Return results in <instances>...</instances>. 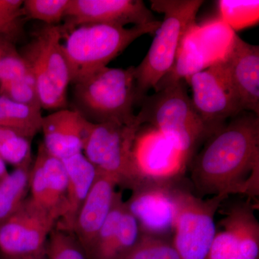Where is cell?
Listing matches in <instances>:
<instances>
[{
    "instance_id": "cell-1",
    "label": "cell",
    "mask_w": 259,
    "mask_h": 259,
    "mask_svg": "<svg viewBox=\"0 0 259 259\" xmlns=\"http://www.w3.org/2000/svg\"><path fill=\"white\" fill-rule=\"evenodd\" d=\"M199 197L233 194L258 204L259 117L242 112L206 140L190 164Z\"/></svg>"
},
{
    "instance_id": "cell-2",
    "label": "cell",
    "mask_w": 259,
    "mask_h": 259,
    "mask_svg": "<svg viewBox=\"0 0 259 259\" xmlns=\"http://www.w3.org/2000/svg\"><path fill=\"white\" fill-rule=\"evenodd\" d=\"M185 81H179L141 98L136 122L148 124L170 140L191 163L201 144L210 135L187 94Z\"/></svg>"
},
{
    "instance_id": "cell-3",
    "label": "cell",
    "mask_w": 259,
    "mask_h": 259,
    "mask_svg": "<svg viewBox=\"0 0 259 259\" xmlns=\"http://www.w3.org/2000/svg\"><path fill=\"white\" fill-rule=\"evenodd\" d=\"M202 0H151V9L163 14L151 47L141 64L134 66L139 102L173 66L179 49L196 25Z\"/></svg>"
},
{
    "instance_id": "cell-4",
    "label": "cell",
    "mask_w": 259,
    "mask_h": 259,
    "mask_svg": "<svg viewBox=\"0 0 259 259\" xmlns=\"http://www.w3.org/2000/svg\"><path fill=\"white\" fill-rule=\"evenodd\" d=\"M74 110L90 122L102 123L136 121L134 107L139 102L134 66L101 68L72 83Z\"/></svg>"
},
{
    "instance_id": "cell-5",
    "label": "cell",
    "mask_w": 259,
    "mask_h": 259,
    "mask_svg": "<svg viewBox=\"0 0 259 259\" xmlns=\"http://www.w3.org/2000/svg\"><path fill=\"white\" fill-rule=\"evenodd\" d=\"M161 21L131 28L88 24L68 32L63 49L71 76V84L107 64L140 37L157 30Z\"/></svg>"
},
{
    "instance_id": "cell-6",
    "label": "cell",
    "mask_w": 259,
    "mask_h": 259,
    "mask_svg": "<svg viewBox=\"0 0 259 259\" xmlns=\"http://www.w3.org/2000/svg\"><path fill=\"white\" fill-rule=\"evenodd\" d=\"M62 28L47 25L35 32L22 56L35 79L40 106L47 110L68 108L71 76L63 44Z\"/></svg>"
},
{
    "instance_id": "cell-7",
    "label": "cell",
    "mask_w": 259,
    "mask_h": 259,
    "mask_svg": "<svg viewBox=\"0 0 259 259\" xmlns=\"http://www.w3.org/2000/svg\"><path fill=\"white\" fill-rule=\"evenodd\" d=\"M141 126L135 121L93 123L83 148V154L98 173L110 177L122 189L134 190L144 181L133 157L135 138Z\"/></svg>"
},
{
    "instance_id": "cell-8",
    "label": "cell",
    "mask_w": 259,
    "mask_h": 259,
    "mask_svg": "<svg viewBox=\"0 0 259 259\" xmlns=\"http://www.w3.org/2000/svg\"><path fill=\"white\" fill-rule=\"evenodd\" d=\"M182 182L177 187L172 243L180 259H207L217 233L216 213L228 197L218 195L202 198Z\"/></svg>"
},
{
    "instance_id": "cell-9",
    "label": "cell",
    "mask_w": 259,
    "mask_h": 259,
    "mask_svg": "<svg viewBox=\"0 0 259 259\" xmlns=\"http://www.w3.org/2000/svg\"><path fill=\"white\" fill-rule=\"evenodd\" d=\"M186 83L192 89L194 108L211 134L243 112L223 59L192 75Z\"/></svg>"
},
{
    "instance_id": "cell-10",
    "label": "cell",
    "mask_w": 259,
    "mask_h": 259,
    "mask_svg": "<svg viewBox=\"0 0 259 259\" xmlns=\"http://www.w3.org/2000/svg\"><path fill=\"white\" fill-rule=\"evenodd\" d=\"M258 207L250 199L221 205L223 214L207 259H259Z\"/></svg>"
},
{
    "instance_id": "cell-11",
    "label": "cell",
    "mask_w": 259,
    "mask_h": 259,
    "mask_svg": "<svg viewBox=\"0 0 259 259\" xmlns=\"http://www.w3.org/2000/svg\"><path fill=\"white\" fill-rule=\"evenodd\" d=\"M57 221L27 197L0 226V253L3 259L46 255V246Z\"/></svg>"
},
{
    "instance_id": "cell-12",
    "label": "cell",
    "mask_w": 259,
    "mask_h": 259,
    "mask_svg": "<svg viewBox=\"0 0 259 259\" xmlns=\"http://www.w3.org/2000/svg\"><path fill=\"white\" fill-rule=\"evenodd\" d=\"M182 182L146 181L132 190L125 206L139 223L142 235L172 239L177 213V187Z\"/></svg>"
},
{
    "instance_id": "cell-13",
    "label": "cell",
    "mask_w": 259,
    "mask_h": 259,
    "mask_svg": "<svg viewBox=\"0 0 259 259\" xmlns=\"http://www.w3.org/2000/svg\"><path fill=\"white\" fill-rule=\"evenodd\" d=\"M133 157L144 182H178L190 166L177 146L151 125L140 127L133 146Z\"/></svg>"
},
{
    "instance_id": "cell-14",
    "label": "cell",
    "mask_w": 259,
    "mask_h": 259,
    "mask_svg": "<svg viewBox=\"0 0 259 259\" xmlns=\"http://www.w3.org/2000/svg\"><path fill=\"white\" fill-rule=\"evenodd\" d=\"M63 33L88 24L144 25L156 21L141 0H69Z\"/></svg>"
},
{
    "instance_id": "cell-15",
    "label": "cell",
    "mask_w": 259,
    "mask_h": 259,
    "mask_svg": "<svg viewBox=\"0 0 259 259\" xmlns=\"http://www.w3.org/2000/svg\"><path fill=\"white\" fill-rule=\"evenodd\" d=\"M66 188L67 175L62 160L51 155L40 143L30 168L29 197L58 222L66 208Z\"/></svg>"
},
{
    "instance_id": "cell-16",
    "label": "cell",
    "mask_w": 259,
    "mask_h": 259,
    "mask_svg": "<svg viewBox=\"0 0 259 259\" xmlns=\"http://www.w3.org/2000/svg\"><path fill=\"white\" fill-rule=\"evenodd\" d=\"M239 97L242 111L259 117V47L235 32L223 58Z\"/></svg>"
},
{
    "instance_id": "cell-17",
    "label": "cell",
    "mask_w": 259,
    "mask_h": 259,
    "mask_svg": "<svg viewBox=\"0 0 259 259\" xmlns=\"http://www.w3.org/2000/svg\"><path fill=\"white\" fill-rule=\"evenodd\" d=\"M92 124L74 109L51 112L42 117V144L51 155L60 160L82 153Z\"/></svg>"
},
{
    "instance_id": "cell-18",
    "label": "cell",
    "mask_w": 259,
    "mask_h": 259,
    "mask_svg": "<svg viewBox=\"0 0 259 259\" xmlns=\"http://www.w3.org/2000/svg\"><path fill=\"white\" fill-rule=\"evenodd\" d=\"M117 182L98 173L95 183L81 205L73 229L85 253L103 226L115 203L119 192Z\"/></svg>"
},
{
    "instance_id": "cell-19",
    "label": "cell",
    "mask_w": 259,
    "mask_h": 259,
    "mask_svg": "<svg viewBox=\"0 0 259 259\" xmlns=\"http://www.w3.org/2000/svg\"><path fill=\"white\" fill-rule=\"evenodd\" d=\"M62 161L67 175L66 208L56 226L73 232L78 212L95 183L98 172L83 153L65 158Z\"/></svg>"
},
{
    "instance_id": "cell-20",
    "label": "cell",
    "mask_w": 259,
    "mask_h": 259,
    "mask_svg": "<svg viewBox=\"0 0 259 259\" xmlns=\"http://www.w3.org/2000/svg\"><path fill=\"white\" fill-rule=\"evenodd\" d=\"M190 31L186 35L179 49L173 66L153 88L155 92L179 81H186L192 75L210 66L209 61L191 37Z\"/></svg>"
},
{
    "instance_id": "cell-21",
    "label": "cell",
    "mask_w": 259,
    "mask_h": 259,
    "mask_svg": "<svg viewBox=\"0 0 259 259\" xmlns=\"http://www.w3.org/2000/svg\"><path fill=\"white\" fill-rule=\"evenodd\" d=\"M31 165L15 168L0 180V226L23 204L29 192Z\"/></svg>"
},
{
    "instance_id": "cell-22",
    "label": "cell",
    "mask_w": 259,
    "mask_h": 259,
    "mask_svg": "<svg viewBox=\"0 0 259 259\" xmlns=\"http://www.w3.org/2000/svg\"><path fill=\"white\" fill-rule=\"evenodd\" d=\"M41 110L0 96V126L18 130L35 137L41 131Z\"/></svg>"
},
{
    "instance_id": "cell-23",
    "label": "cell",
    "mask_w": 259,
    "mask_h": 259,
    "mask_svg": "<svg viewBox=\"0 0 259 259\" xmlns=\"http://www.w3.org/2000/svg\"><path fill=\"white\" fill-rule=\"evenodd\" d=\"M33 138L23 131L0 126V157L15 168L31 165Z\"/></svg>"
},
{
    "instance_id": "cell-24",
    "label": "cell",
    "mask_w": 259,
    "mask_h": 259,
    "mask_svg": "<svg viewBox=\"0 0 259 259\" xmlns=\"http://www.w3.org/2000/svg\"><path fill=\"white\" fill-rule=\"evenodd\" d=\"M46 258L88 259V257L73 232L56 226L48 238Z\"/></svg>"
},
{
    "instance_id": "cell-25",
    "label": "cell",
    "mask_w": 259,
    "mask_h": 259,
    "mask_svg": "<svg viewBox=\"0 0 259 259\" xmlns=\"http://www.w3.org/2000/svg\"><path fill=\"white\" fill-rule=\"evenodd\" d=\"M221 20L233 30L254 25L258 20V1H219Z\"/></svg>"
},
{
    "instance_id": "cell-26",
    "label": "cell",
    "mask_w": 259,
    "mask_h": 259,
    "mask_svg": "<svg viewBox=\"0 0 259 259\" xmlns=\"http://www.w3.org/2000/svg\"><path fill=\"white\" fill-rule=\"evenodd\" d=\"M69 0H25L23 13L29 19L56 25L66 15Z\"/></svg>"
},
{
    "instance_id": "cell-27",
    "label": "cell",
    "mask_w": 259,
    "mask_h": 259,
    "mask_svg": "<svg viewBox=\"0 0 259 259\" xmlns=\"http://www.w3.org/2000/svg\"><path fill=\"white\" fill-rule=\"evenodd\" d=\"M123 259H180L171 239L142 235Z\"/></svg>"
},
{
    "instance_id": "cell-28",
    "label": "cell",
    "mask_w": 259,
    "mask_h": 259,
    "mask_svg": "<svg viewBox=\"0 0 259 259\" xmlns=\"http://www.w3.org/2000/svg\"><path fill=\"white\" fill-rule=\"evenodd\" d=\"M0 96L22 105L42 109L31 71L20 79L0 85Z\"/></svg>"
},
{
    "instance_id": "cell-29",
    "label": "cell",
    "mask_w": 259,
    "mask_h": 259,
    "mask_svg": "<svg viewBox=\"0 0 259 259\" xmlns=\"http://www.w3.org/2000/svg\"><path fill=\"white\" fill-rule=\"evenodd\" d=\"M30 71L28 63L12 42L0 57V85L20 79Z\"/></svg>"
},
{
    "instance_id": "cell-30",
    "label": "cell",
    "mask_w": 259,
    "mask_h": 259,
    "mask_svg": "<svg viewBox=\"0 0 259 259\" xmlns=\"http://www.w3.org/2000/svg\"><path fill=\"white\" fill-rule=\"evenodd\" d=\"M23 0H0V31L6 33L13 30L15 21L23 15Z\"/></svg>"
},
{
    "instance_id": "cell-31",
    "label": "cell",
    "mask_w": 259,
    "mask_h": 259,
    "mask_svg": "<svg viewBox=\"0 0 259 259\" xmlns=\"http://www.w3.org/2000/svg\"><path fill=\"white\" fill-rule=\"evenodd\" d=\"M12 42L13 41L8 36V34L0 33V57L4 54L5 51Z\"/></svg>"
},
{
    "instance_id": "cell-32",
    "label": "cell",
    "mask_w": 259,
    "mask_h": 259,
    "mask_svg": "<svg viewBox=\"0 0 259 259\" xmlns=\"http://www.w3.org/2000/svg\"><path fill=\"white\" fill-rule=\"evenodd\" d=\"M9 172L7 169L6 163L0 157V180L4 178Z\"/></svg>"
},
{
    "instance_id": "cell-33",
    "label": "cell",
    "mask_w": 259,
    "mask_h": 259,
    "mask_svg": "<svg viewBox=\"0 0 259 259\" xmlns=\"http://www.w3.org/2000/svg\"><path fill=\"white\" fill-rule=\"evenodd\" d=\"M10 259H47V258H46V255H41V256H30V257H24V258H10Z\"/></svg>"
},
{
    "instance_id": "cell-34",
    "label": "cell",
    "mask_w": 259,
    "mask_h": 259,
    "mask_svg": "<svg viewBox=\"0 0 259 259\" xmlns=\"http://www.w3.org/2000/svg\"><path fill=\"white\" fill-rule=\"evenodd\" d=\"M0 33H1V31H0Z\"/></svg>"
}]
</instances>
